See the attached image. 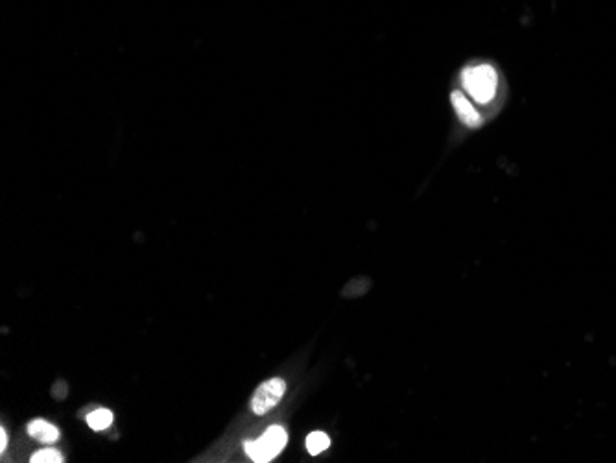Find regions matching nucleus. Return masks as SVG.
<instances>
[{"mask_svg": "<svg viewBox=\"0 0 616 463\" xmlns=\"http://www.w3.org/2000/svg\"><path fill=\"white\" fill-rule=\"evenodd\" d=\"M461 83L469 95L480 104H489L497 95V71L491 65L467 67L461 72Z\"/></svg>", "mask_w": 616, "mask_h": 463, "instance_id": "nucleus-1", "label": "nucleus"}, {"mask_svg": "<svg viewBox=\"0 0 616 463\" xmlns=\"http://www.w3.org/2000/svg\"><path fill=\"white\" fill-rule=\"evenodd\" d=\"M287 441H289L287 430L282 427H270L257 441H246L244 449L253 461L266 463L271 461L277 454H280Z\"/></svg>", "mask_w": 616, "mask_h": 463, "instance_id": "nucleus-2", "label": "nucleus"}, {"mask_svg": "<svg viewBox=\"0 0 616 463\" xmlns=\"http://www.w3.org/2000/svg\"><path fill=\"white\" fill-rule=\"evenodd\" d=\"M284 392H287V384H284L282 379H270L262 383L253 395V402H251L253 411L257 415H264L266 411H270L273 406L279 404Z\"/></svg>", "mask_w": 616, "mask_h": 463, "instance_id": "nucleus-3", "label": "nucleus"}, {"mask_svg": "<svg viewBox=\"0 0 616 463\" xmlns=\"http://www.w3.org/2000/svg\"><path fill=\"white\" fill-rule=\"evenodd\" d=\"M450 100H452V106H454V111H456L458 118H460L465 126H469V128H479V126L482 124V118H480L479 111L475 109V106H472V104L469 102V99L463 95L461 90H454V92H452V97H450Z\"/></svg>", "mask_w": 616, "mask_h": 463, "instance_id": "nucleus-4", "label": "nucleus"}, {"mask_svg": "<svg viewBox=\"0 0 616 463\" xmlns=\"http://www.w3.org/2000/svg\"><path fill=\"white\" fill-rule=\"evenodd\" d=\"M26 430H28V434H30L33 439H37V441H41V443H56L58 438H60V430H58L54 425L46 423V421H43V420L32 421V423L28 425Z\"/></svg>", "mask_w": 616, "mask_h": 463, "instance_id": "nucleus-5", "label": "nucleus"}, {"mask_svg": "<svg viewBox=\"0 0 616 463\" xmlns=\"http://www.w3.org/2000/svg\"><path fill=\"white\" fill-rule=\"evenodd\" d=\"M87 423L92 430H97V432H102L106 430L108 427H111L113 423V413L106 408H100V410H94L87 415Z\"/></svg>", "mask_w": 616, "mask_h": 463, "instance_id": "nucleus-6", "label": "nucleus"}, {"mask_svg": "<svg viewBox=\"0 0 616 463\" xmlns=\"http://www.w3.org/2000/svg\"><path fill=\"white\" fill-rule=\"evenodd\" d=\"M330 445V439L327 434L323 432H312L308 438H307V450L312 454V456H317L321 454L323 450H327Z\"/></svg>", "mask_w": 616, "mask_h": 463, "instance_id": "nucleus-7", "label": "nucleus"}, {"mask_svg": "<svg viewBox=\"0 0 616 463\" xmlns=\"http://www.w3.org/2000/svg\"><path fill=\"white\" fill-rule=\"evenodd\" d=\"M30 461L32 463H60V461H63V456L54 449H43V450L35 452Z\"/></svg>", "mask_w": 616, "mask_h": 463, "instance_id": "nucleus-8", "label": "nucleus"}, {"mask_svg": "<svg viewBox=\"0 0 616 463\" xmlns=\"http://www.w3.org/2000/svg\"><path fill=\"white\" fill-rule=\"evenodd\" d=\"M6 447H8V436H6V430L3 429V430H0V450H6Z\"/></svg>", "mask_w": 616, "mask_h": 463, "instance_id": "nucleus-9", "label": "nucleus"}]
</instances>
